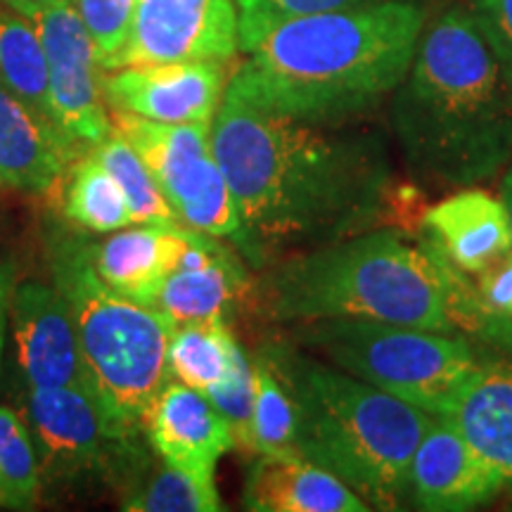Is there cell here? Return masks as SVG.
Here are the masks:
<instances>
[{"label":"cell","mask_w":512,"mask_h":512,"mask_svg":"<svg viewBox=\"0 0 512 512\" xmlns=\"http://www.w3.org/2000/svg\"><path fill=\"white\" fill-rule=\"evenodd\" d=\"M211 147L238 204L233 242L256 268L382 228L399 211L387 138L361 121L311 124L223 95Z\"/></svg>","instance_id":"1"},{"label":"cell","mask_w":512,"mask_h":512,"mask_svg":"<svg viewBox=\"0 0 512 512\" xmlns=\"http://www.w3.org/2000/svg\"><path fill=\"white\" fill-rule=\"evenodd\" d=\"M427 19L418 0L287 19L245 50L223 95L311 124L361 121L392 100Z\"/></svg>","instance_id":"2"},{"label":"cell","mask_w":512,"mask_h":512,"mask_svg":"<svg viewBox=\"0 0 512 512\" xmlns=\"http://www.w3.org/2000/svg\"><path fill=\"white\" fill-rule=\"evenodd\" d=\"M392 131L425 188H472L510 164L512 88L470 8L427 19L392 95Z\"/></svg>","instance_id":"3"},{"label":"cell","mask_w":512,"mask_h":512,"mask_svg":"<svg viewBox=\"0 0 512 512\" xmlns=\"http://www.w3.org/2000/svg\"><path fill=\"white\" fill-rule=\"evenodd\" d=\"M256 297L280 323L358 318L456 332L448 318L446 256L399 228H373L273 261Z\"/></svg>","instance_id":"4"},{"label":"cell","mask_w":512,"mask_h":512,"mask_svg":"<svg viewBox=\"0 0 512 512\" xmlns=\"http://www.w3.org/2000/svg\"><path fill=\"white\" fill-rule=\"evenodd\" d=\"M285 382L297 415V451L342 479L370 510L411 498V463L434 415L320 363L299 344L259 349Z\"/></svg>","instance_id":"5"},{"label":"cell","mask_w":512,"mask_h":512,"mask_svg":"<svg viewBox=\"0 0 512 512\" xmlns=\"http://www.w3.org/2000/svg\"><path fill=\"white\" fill-rule=\"evenodd\" d=\"M91 240L50 223L46 254L53 285L72 311L88 380L107 425L136 439L164 384L171 380L166 351L174 325L162 313L121 297L95 273Z\"/></svg>","instance_id":"6"},{"label":"cell","mask_w":512,"mask_h":512,"mask_svg":"<svg viewBox=\"0 0 512 512\" xmlns=\"http://www.w3.org/2000/svg\"><path fill=\"white\" fill-rule=\"evenodd\" d=\"M294 342L430 415H446L479 361L465 337L380 320L297 323Z\"/></svg>","instance_id":"7"},{"label":"cell","mask_w":512,"mask_h":512,"mask_svg":"<svg viewBox=\"0 0 512 512\" xmlns=\"http://www.w3.org/2000/svg\"><path fill=\"white\" fill-rule=\"evenodd\" d=\"M110 124L152 171L178 223L214 238L238 235V204L211 147V124H159L121 110H110Z\"/></svg>","instance_id":"8"},{"label":"cell","mask_w":512,"mask_h":512,"mask_svg":"<svg viewBox=\"0 0 512 512\" xmlns=\"http://www.w3.org/2000/svg\"><path fill=\"white\" fill-rule=\"evenodd\" d=\"M27 422L41 465V489L121 477L138 458L136 439L107 425L93 392L79 387L29 389Z\"/></svg>","instance_id":"9"},{"label":"cell","mask_w":512,"mask_h":512,"mask_svg":"<svg viewBox=\"0 0 512 512\" xmlns=\"http://www.w3.org/2000/svg\"><path fill=\"white\" fill-rule=\"evenodd\" d=\"M29 19L46 48L57 126L81 152L93 150L112 131L93 38L74 0H50Z\"/></svg>","instance_id":"10"},{"label":"cell","mask_w":512,"mask_h":512,"mask_svg":"<svg viewBox=\"0 0 512 512\" xmlns=\"http://www.w3.org/2000/svg\"><path fill=\"white\" fill-rule=\"evenodd\" d=\"M240 50L235 0H138L124 48L105 72L171 62H230Z\"/></svg>","instance_id":"11"},{"label":"cell","mask_w":512,"mask_h":512,"mask_svg":"<svg viewBox=\"0 0 512 512\" xmlns=\"http://www.w3.org/2000/svg\"><path fill=\"white\" fill-rule=\"evenodd\" d=\"M228 86L223 62H171L102 72L110 110L159 124H211Z\"/></svg>","instance_id":"12"},{"label":"cell","mask_w":512,"mask_h":512,"mask_svg":"<svg viewBox=\"0 0 512 512\" xmlns=\"http://www.w3.org/2000/svg\"><path fill=\"white\" fill-rule=\"evenodd\" d=\"M10 320L17 363L29 389L79 387L93 392L72 311L55 285L19 283L12 292Z\"/></svg>","instance_id":"13"},{"label":"cell","mask_w":512,"mask_h":512,"mask_svg":"<svg viewBox=\"0 0 512 512\" xmlns=\"http://www.w3.org/2000/svg\"><path fill=\"white\" fill-rule=\"evenodd\" d=\"M505 489L491 467L444 415H434L411 463V498L420 510L460 512L494 501Z\"/></svg>","instance_id":"14"},{"label":"cell","mask_w":512,"mask_h":512,"mask_svg":"<svg viewBox=\"0 0 512 512\" xmlns=\"http://www.w3.org/2000/svg\"><path fill=\"white\" fill-rule=\"evenodd\" d=\"M152 451L192 475L214 479L216 463L235 446L233 430L209 396L169 380L145 422Z\"/></svg>","instance_id":"15"},{"label":"cell","mask_w":512,"mask_h":512,"mask_svg":"<svg viewBox=\"0 0 512 512\" xmlns=\"http://www.w3.org/2000/svg\"><path fill=\"white\" fill-rule=\"evenodd\" d=\"M188 240L190 228L183 223H140V228L126 226L107 240L91 242L88 249L102 283L131 302L155 309L162 285L178 268Z\"/></svg>","instance_id":"16"},{"label":"cell","mask_w":512,"mask_h":512,"mask_svg":"<svg viewBox=\"0 0 512 512\" xmlns=\"http://www.w3.org/2000/svg\"><path fill=\"white\" fill-rule=\"evenodd\" d=\"M81 155L53 121L0 86V190L48 192Z\"/></svg>","instance_id":"17"},{"label":"cell","mask_w":512,"mask_h":512,"mask_svg":"<svg viewBox=\"0 0 512 512\" xmlns=\"http://www.w3.org/2000/svg\"><path fill=\"white\" fill-rule=\"evenodd\" d=\"M430 242L460 273L479 275L512 249L503 200L482 188H460L422 216Z\"/></svg>","instance_id":"18"},{"label":"cell","mask_w":512,"mask_h":512,"mask_svg":"<svg viewBox=\"0 0 512 512\" xmlns=\"http://www.w3.org/2000/svg\"><path fill=\"white\" fill-rule=\"evenodd\" d=\"M242 503L254 512H366L337 475L304 456H259L249 467Z\"/></svg>","instance_id":"19"},{"label":"cell","mask_w":512,"mask_h":512,"mask_svg":"<svg viewBox=\"0 0 512 512\" xmlns=\"http://www.w3.org/2000/svg\"><path fill=\"white\" fill-rule=\"evenodd\" d=\"M444 418L512 486V363H479Z\"/></svg>","instance_id":"20"},{"label":"cell","mask_w":512,"mask_h":512,"mask_svg":"<svg viewBox=\"0 0 512 512\" xmlns=\"http://www.w3.org/2000/svg\"><path fill=\"white\" fill-rule=\"evenodd\" d=\"M249 292L242 261L226 245L211 252L200 264L176 268L159 292L155 311L174 328L192 323L228 320L235 304Z\"/></svg>","instance_id":"21"},{"label":"cell","mask_w":512,"mask_h":512,"mask_svg":"<svg viewBox=\"0 0 512 512\" xmlns=\"http://www.w3.org/2000/svg\"><path fill=\"white\" fill-rule=\"evenodd\" d=\"M121 510L131 512H216L221 498L214 479L192 475L188 470L166 463L152 465L147 453H140L124 475Z\"/></svg>","instance_id":"22"},{"label":"cell","mask_w":512,"mask_h":512,"mask_svg":"<svg viewBox=\"0 0 512 512\" xmlns=\"http://www.w3.org/2000/svg\"><path fill=\"white\" fill-rule=\"evenodd\" d=\"M0 86L57 126L46 48L34 22L19 12H0Z\"/></svg>","instance_id":"23"},{"label":"cell","mask_w":512,"mask_h":512,"mask_svg":"<svg viewBox=\"0 0 512 512\" xmlns=\"http://www.w3.org/2000/svg\"><path fill=\"white\" fill-rule=\"evenodd\" d=\"M64 216L88 233H114L136 223L124 190L93 150L69 166Z\"/></svg>","instance_id":"24"},{"label":"cell","mask_w":512,"mask_h":512,"mask_svg":"<svg viewBox=\"0 0 512 512\" xmlns=\"http://www.w3.org/2000/svg\"><path fill=\"white\" fill-rule=\"evenodd\" d=\"M235 347L238 339L230 332L228 320L181 325L171 332L166 363L174 380L207 394L228 375Z\"/></svg>","instance_id":"25"},{"label":"cell","mask_w":512,"mask_h":512,"mask_svg":"<svg viewBox=\"0 0 512 512\" xmlns=\"http://www.w3.org/2000/svg\"><path fill=\"white\" fill-rule=\"evenodd\" d=\"M252 361L256 392L247 451L256 456H302L297 451V415L285 382L259 351Z\"/></svg>","instance_id":"26"},{"label":"cell","mask_w":512,"mask_h":512,"mask_svg":"<svg viewBox=\"0 0 512 512\" xmlns=\"http://www.w3.org/2000/svg\"><path fill=\"white\" fill-rule=\"evenodd\" d=\"M93 152L114 176V181L121 185L136 223H157V226L178 223L174 209L166 202L152 171L119 131L112 128L110 136L95 145Z\"/></svg>","instance_id":"27"},{"label":"cell","mask_w":512,"mask_h":512,"mask_svg":"<svg viewBox=\"0 0 512 512\" xmlns=\"http://www.w3.org/2000/svg\"><path fill=\"white\" fill-rule=\"evenodd\" d=\"M41 496V465L29 422L0 406V508L31 510Z\"/></svg>","instance_id":"28"},{"label":"cell","mask_w":512,"mask_h":512,"mask_svg":"<svg viewBox=\"0 0 512 512\" xmlns=\"http://www.w3.org/2000/svg\"><path fill=\"white\" fill-rule=\"evenodd\" d=\"M377 3H396V0H235L240 50L245 53L268 29H273L280 22H287V19L320 15V12L366 8V5ZM418 3H422V0H418Z\"/></svg>","instance_id":"29"},{"label":"cell","mask_w":512,"mask_h":512,"mask_svg":"<svg viewBox=\"0 0 512 512\" xmlns=\"http://www.w3.org/2000/svg\"><path fill=\"white\" fill-rule=\"evenodd\" d=\"M254 361L247 356V351L235 347L233 363H230L228 375L223 377L219 387L207 392L209 401L219 408V413L228 420L233 430L235 446H249V430H252V413H254Z\"/></svg>","instance_id":"30"},{"label":"cell","mask_w":512,"mask_h":512,"mask_svg":"<svg viewBox=\"0 0 512 512\" xmlns=\"http://www.w3.org/2000/svg\"><path fill=\"white\" fill-rule=\"evenodd\" d=\"M74 5L93 38L100 67L105 72L131 34L138 0H74Z\"/></svg>","instance_id":"31"},{"label":"cell","mask_w":512,"mask_h":512,"mask_svg":"<svg viewBox=\"0 0 512 512\" xmlns=\"http://www.w3.org/2000/svg\"><path fill=\"white\" fill-rule=\"evenodd\" d=\"M470 10L512 88V0H472Z\"/></svg>","instance_id":"32"},{"label":"cell","mask_w":512,"mask_h":512,"mask_svg":"<svg viewBox=\"0 0 512 512\" xmlns=\"http://www.w3.org/2000/svg\"><path fill=\"white\" fill-rule=\"evenodd\" d=\"M477 292L491 316L512 325V249L477 275Z\"/></svg>","instance_id":"33"},{"label":"cell","mask_w":512,"mask_h":512,"mask_svg":"<svg viewBox=\"0 0 512 512\" xmlns=\"http://www.w3.org/2000/svg\"><path fill=\"white\" fill-rule=\"evenodd\" d=\"M17 287V271L12 261H0V358H3L5 332L10 323V302Z\"/></svg>","instance_id":"34"},{"label":"cell","mask_w":512,"mask_h":512,"mask_svg":"<svg viewBox=\"0 0 512 512\" xmlns=\"http://www.w3.org/2000/svg\"><path fill=\"white\" fill-rule=\"evenodd\" d=\"M3 3L8 5L10 10L19 12V15H24V17H31V15H34L36 10H41L43 5L50 3V0H3Z\"/></svg>","instance_id":"35"},{"label":"cell","mask_w":512,"mask_h":512,"mask_svg":"<svg viewBox=\"0 0 512 512\" xmlns=\"http://www.w3.org/2000/svg\"><path fill=\"white\" fill-rule=\"evenodd\" d=\"M501 200L505 204V209H508V216H510V226H512V159L510 164L505 166V171L501 174Z\"/></svg>","instance_id":"36"}]
</instances>
